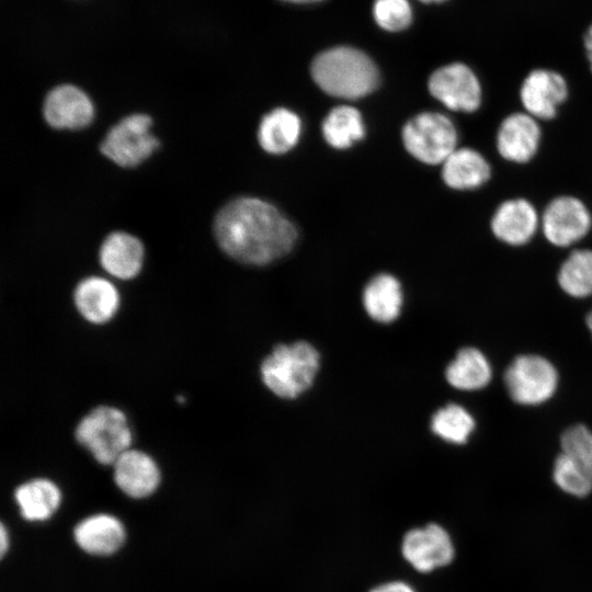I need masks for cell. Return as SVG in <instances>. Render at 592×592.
Returning <instances> with one entry per match:
<instances>
[{
	"mask_svg": "<svg viewBox=\"0 0 592 592\" xmlns=\"http://www.w3.org/2000/svg\"><path fill=\"white\" fill-rule=\"evenodd\" d=\"M561 453L592 465V431L584 424L567 428L560 436Z\"/></svg>",
	"mask_w": 592,
	"mask_h": 592,
	"instance_id": "cell-29",
	"label": "cell"
},
{
	"mask_svg": "<svg viewBox=\"0 0 592 592\" xmlns=\"http://www.w3.org/2000/svg\"><path fill=\"white\" fill-rule=\"evenodd\" d=\"M570 89L566 78L547 68L531 70L519 88L522 110L539 122L555 119L569 99Z\"/></svg>",
	"mask_w": 592,
	"mask_h": 592,
	"instance_id": "cell-11",
	"label": "cell"
},
{
	"mask_svg": "<svg viewBox=\"0 0 592 592\" xmlns=\"http://www.w3.org/2000/svg\"><path fill=\"white\" fill-rule=\"evenodd\" d=\"M429 92L453 112L473 114L483 103V89L476 72L466 64L452 62L437 68L429 78Z\"/></svg>",
	"mask_w": 592,
	"mask_h": 592,
	"instance_id": "cell-8",
	"label": "cell"
},
{
	"mask_svg": "<svg viewBox=\"0 0 592 592\" xmlns=\"http://www.w3.org/2000/svg\"><path fill=\"white\" fill-rule=\"evenodd\" d=\"M77 545L94 556H107L123 545L125 530L119 520L110 514H94L80 521L73 530Z\"/></svg>",
	"mask_w": 592,
	"mask_h": 592,
	"instance_id": "cell-18",
	"label": "cell"
},
{
	"mask_svg": "<svg viewBox=\"0 0 592 592\" xmlns=\"http://www.w3.org/2000/svg\"><path fill=\"white\" fill-rule=\"evenodd\" d=\"M320 355L306 341L280 344L261 364L263 384L276 396L293 399L314 383Z\"/></svg>",
	"mask_w": 592,
	"mask_h": 592,
	"instance_id": "cell-4",
	"label": "cell"
},
{
	"mask_svg": "<svg viewBox=\"0 0 592 592\" xmlns=\"http://www.w3.org/2000/svg\"><path fill=\"white\" fill-rule=\"evenodd\" d=\"M476 428L473 415L457 403L440 408L431 419L432 432L453 444H465Z\"/></svg>",
	"mask_w": 592,
	"mask_h": 592,
	"instance_id": "cell-26",
	"label": "cell"
},
{
	"mask_svg": "<svg viewBox=\"0 0 592 592\" xmlns=\"http://www.w3.org/2000/svg\"><path fill=\"white\" fill-rule=\"evenodd\" d=\"M373 15L382 29L397 32L409 26L412 9L408 0H375Z\"/></svg>",
	"mask_w": 592,
	"mask_h": 592,
	"instance_id": "cell-28",
	"label": "cell"
},
{
	"mask_svg": "<svg viewBox=\"0 0 592 592\" xmlns=\"http://www.w3.org/2000/svg\"><path fill=\"white\" fill-rule=\"evenodd\" d=\"M282 1L294 2V3H308V2H316L320 0H282Z\"/></svg>",
	"mask_w": 592,
	"mask_h": 592,
	"instance_id": "cell-34",
	"label": "cell"
},
{
	"mask_svg": "<svg viewBox=\"0 0 592 592\" xmlns=\"http://www.w3.org/2000/svg\"><path fill=\"white\" fill-rule=\"evenodd\" d=\"M561 291L573 298L592 295V249L573 248L561 262L557 272Z\"/></svg>",
	"mask_w": 592,
	"mask_h": 592,
	"instance_id": "cell-24",
	"label": "cell"
},
{
	"mask_svg": "<svg viewBox=\"0 0 592 592\" xmlns=\"http://www.w3.org/2000/svg\"><path fill=\"white\" fill-rule=\"evenodd\" d=\"M151 117L133 114L113 126L101 144V152L121 167H135L158 148L150 133Z\"/></svg>",
	"mask_w": 592,
	"mask_h": 592,
	"instance_id": "cell-9",
	"label": "cell"
},
{
	"mask_svg": "<svg viewBox=\"0 0 592 592\" xmlns=\"http://www.w3.org/2000/svg\"><path fill=\"white\" fill-rule=\"evenodd\" d=\"M402 140L408 152L415 159L437 166L458 147V132L445 114L422 112L405 125Z\"/></svg>",
	"mask_w": 592,
	"mask_h": 592,
	"instance_id": "cell-5",
	"label": "cell"
},
{
	"mask_svg": "<svg viewBox=\"0 0 592 592\" xmlns=\"http://www.w3.org/2000/svg\"><path fill=\"white\" fill-rule=\"evenodd\" d=\"M112 467L115 485L130 498L149 497L160 485V468L156 459L143 449L130 447Z\"/></svg>",
	"mask_w": 592,
	"mask_h": 592,
	"instance_id": "cell-14",
	"label": "cell"
},
{
	"mask_svg": "<svg viewBox=\"0 0 592 592\" xmlns=\"http://www.w3.org/2000/svg\"><path fill=\"white\" fill-rule=\"evenodd\" d=\"M361 113L352 106L340 105L332 109L322 123L326 141L337 149H345L364 137Z\"/></svg>",
	"mask_w": 592,
	"mask_h": 592,
	"instance_id": "cell-25",
	"label": "cell"
},
{
	"mask_svg": "<svg viewBox=\"0 0 592 592\" xmlns=\"http://www.w3.org/2000/svg\"><path fill=\"white\" fill-rule=\"evenodd\" d=\"M299 135V117L287 109H275L262 118L258 139L265 151L284 153L297 144Z\"/></svg>",
	"mask_w": 592,
	"mask_h": 592,
	"instance_id": "cell-23",
	"label": "cell"
},
{
	"mask_svg": "<svg viewBox=\"0 0 592 592\" xmlns=\"http://www.w3.org/2000/svg\"><path fill=\"white\" fill-rule=\"evenodd\" d=\"M77 443L95 462L112 466L133 444L134 434L126 413L114 406L91 409L75 428Z\"/></svg>",
	"mask_w": 592,
	"mask_h": 592,
	"instance_id": "cell-3",
	"label": "cell"
},
{
	"mask_svg": "<svg viewBox=\"0 0 592 592\" xmlns=\"http://www.w3.org/2000/svg\"><path fill=\"white\" fill-rule=\"evenodd\" d=\"M592 230L589 205L573 194L551 197L540 213V232L553 247L567 249L584 240Z\"/></svg>",
	"mask_w": 592,
	"mask_h": 592,
	"instance_id": "cell-6",
	"label": "cell"
},
{
	"mask_svg": "<svg viewBox=\"0 0 592 592\" xmlns=\"http://www.w3.org/2000/svg\"><path fill=\"white\" fill-rule=\"evenodd\" d=\"M489 229L500 243L522 248L531 243L540 231V213L534 203L524 196L509 197L493 209Z\"/></svg>",
	"mask_w": 592,
	"mask_h": 592,
	"instance_id": "cell-12",
	"label": "cell"
},
{
	"mask_svg": "<svg viewBox=\"0 0 592 592\" xmlns=\"http://www.w3.org/2000/svg\"><path fill=\"white\" fill-rule=\"evenodd\" d=\"M542 122L524 112L513 111L499 123L494 134V148L505 162L524 166L538 155L543 143Z\"/></svg>",
	"mask_w": 592,
	"mask_h": 592,
	"instance_id": "cell-10",
	"label": "cell"
},
{
	"mask_svg": "<svg viewBox=\"0 0 592 592\" xmlns=\"http://www.w3.org/2000/svg\"><path fill=\"white\" fill-rule=\"evenodd\" d=\"M99 257L107 274L118 280H132L141 270L144 247L136 237L117 231L103 241Z\"/></svg>",
	"mask_w": 592,
	"mask_h": 592,
	"instance_id": "cell-19",
	"label": "cell"
},
{
	"mask_svg": "<svg viewBox=\"0 0 592 592\" xmlns=\"http://www.w3.org/2000/svg\"><path fill=\"white\" fill-rule=\"evenodd\" d=\"M441 167L444 184L455 191L479 190L492 178L490 161L473 147H457Z\"/></svg>",
	"mask_w": 592,
	"mask_h": 592,
	"instance_id": "cell-17",
	"label": "cell"
},
{
	"mask_svg": "<svg viewBox=\"0 0 592 592\" xmlns=\"http://www.w3.org/2000/svg\"><path fill=\"white\" fill-rule=\"evenodd\" d=\"M72 298L80 317L93 326H103L113 320L121 306L118 289L110 280L101 276L81 280Z\"/></svg>",
	"mask_w": 592,
	"mask_h": 592,
	"instance_id": "cell-15",
	"label": "cell"
},
{
	"mask_svg": "<svg viewBox=\"0 0 592 592\" xmlns=\"http://www.w3.org/2000/svg\"><path fill=\"white\" fill-rule=\"evenodd\" d=\"M401 554L418 572L429 573L449 565L455 557V547L443 526L429 523L411 528L403 535Z\"/></svg>",
	"mask_w": 592,
	"mask_h": 592,
	"instance_id": "cell-13",
	"label": "cell"
},
{
	"mask_svg": "<svg viewBox=\"0 0 592 592\" xmlns=\"http://www.w3.org/2000/svg\"><path fill=\"white\" fill-rule=\"evenodd\" d=\"M583 43H584V49L587 53V58L589 61V67L592 72V25H590V27L588 29L583 38Z\"/></svg>",
	"mask_w": 592,
	"mask_h": 592,
	"instance_id": "cell-31",
	"label": "cell"
},
{
	"mask_svg": "<svg viewBox=\"0 0 592 592\" xmlns=\"http://www.w3.org/2000/svg\"><path fill=\"white\" fill-rule=\"evenodd\" d=\"M511 399L522 406H537L549 400L558 387V372L547 358L536 354L516 356L503 375Z\"/></svg>",
	"mask_w": 592,
	"mask_h": 592,
	"instance_id": "cell-7",
	"label": "cell"
},
{
	"mask_svg": "<svg viewBox=\"0 0 592 592\" xmlns=\"http://www.w3.org/2000/svg\"><path fill=\"white\" fill-rule=\"evenodd\" d=\"M14 499L24 520L45 521L59 508L61 491L50 479L33 478L15 488Z\"/></svg>",
	"mask_w": 592,
	"mask_h": 592,
	"instance_id": "cell-20",
	"label": "cell"
},
{
	"mask_svg": "<svg viewBox=\"0 0 592 592\" xmlns=\"http://www.w3.org/2000/svg\"><path fill=\"white\" fill-rule=\"evenodd\" d=\"M311 76L326 93L342 99H360L379 82L378 70L363 52L334 47L319 54L311 64Z\"/></svg>",
	"mask_w": 592,
	"mask_h": 592,
	"instance_id": "cell-2",
	"label": "cell"
},
{
	"mask_svg": "<svg viewBox=\"0 0 592 592\" xmlns=\"http://www.w3.org/2000/svg\"><path fill=\"white\" fill-rule=\"evenodd\" d=\"M447 383L459 390L473 391L485 388L492 378L487 356L478 349H460L445 371Z\"/></svg>",
	"mask_w": 592,
	"mask_h": 592,
	"instance_id": "cell-21",
	"label": "cell"
},
{
	"mask_svg": "<svg viewBox=\"0 0 592 592\" xmlns=\"http://www.w3.org/2000/svg\"><path fill=\"white\" fill-rule=\"evenodd\" d=\"M585 323L588 326V329L591 333V337H592V309L589 311V314L587 315V318H585Z\"/></svg>",
	"mask_w": 592,
	"mask_h": 592,
	"instance_id": "cell-33",
	"label": "cell"
},
{
	"mask_svg": "<svg viewBox=\"0 0 592 592\" xmlns=\"http://www.w3.org/2000/svg\"><path fill=\"white\" fill-rule=\"evenodd\" d=\"M369 592H415V590L408 582L396 580L378 584Z\"/></svg>",
	"mask_w": 592,
	"mask_h": 592,
	"instance_id": "cell-30",
	"label": "cell"
},
{
	"mask_svg": "<svg viewBox=\"0 0 592 592\" xmlns=\"http://www.w3.org/2000/svg\"><path fill=\"white\" fill-rule=\"evenodd\" d=\"M420 1L430 3V2H442V1H445V0H420Z\"/></svg>",
	"mask_w": 592,
	"mask_h": 592,
	"instance_id": "cell-35",
	"label": "cell"
},
{
	"mask_svg": "<svg viewBox=\"0 0 592 592\" xmlns=\"http://www.w3.org/2000/svg\"><path fill=\"white\" fill-rule=\"evenodd\" d=\"M363 305L375 321L388 323L397 319L402 306L400 283L390 274H378L364 288Z\"/></svg>",
	"mask_w": 592,
	"mask_h": 592,
	"instance_id": "cell-22",
	"label": "cell"
},
{
	"mask_svg": "<svg viewBox=\"0 0 592 592\" xmlns=\"http://www.w3.org/2000/svg\"><path fill=\"white\" fill-rule=\"evenodd\" d=\"M214 231L229 257L252 265L284 257L297 238L294 225L276 207L254 197L225 205L216 216Z\"/></svg>",
	"mask_w": 592,
	"mask_h": 592,
	"instance_id": "cell-1",
	"label": "cell"
},
{
	"mask_svg": "<svg viewBox=\"0 0 592 592\" xmlns=\"http://www.w3.org/2000/svg\"><path fill=\"white\" fill-rule=\"evenodd\" d=\"M553 479L563 492L587 497L592 491V465L560 453L554 463Z\"/></svg>",
	"mask_w": 592,
	"mask_h": 592,
	"instance_id": "cell-27",
	"label": "cell"
},
{
	"mask_svg": "<svg viewBox=\"0 0 592 592\" xmlns=\"http://www.w3.org/2000/svg\"><path fill=\"white\" fill-rule=\"evenodd\" d=\"M44 116L52 127L79 129L91 123L94 107L82 90L71 84H64L56 87L47 94Z\"/></svg>",
	"mask_w": 592,
	"mask_h": 592,
	"instance_id": "cell-16",
	"label": "cell"
},
{
	"mask_svg": "<svg viewBox=\"0 0 592 592\" xmlns=\"http://www.w3.org/2000/svg\"><path fill=\"white\" fill-rule=\"evenodd\" d=\"M0 535H1L0 536L1 537L0 550H1V556L3 557L9 547L8 534L3 524H1Z\"/></svg>",
	"mask_w": 592,
	"mask_h": 592,
	"instance_id": "cell-32",
	"label": "cell"
}]
</instances>
